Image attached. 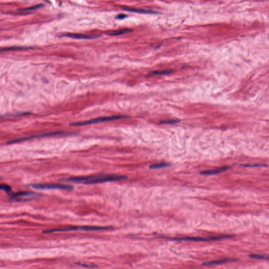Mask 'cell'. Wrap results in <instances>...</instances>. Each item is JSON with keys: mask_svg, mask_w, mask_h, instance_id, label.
<instances>
[{"mask_svg": "<svg viewBox=\"0 0 269 269\" xmlns=\"http://www.w3.org/2000/svg\"><path fill=\"white\" fill-rule=\"evenodd\" d=\"M127 177L116 174H94L87 176L75 177L65 180L69 182L84 183V184H95L98 183H106L110 181H119L126 179Z\"/></svg>", "mask_w": 269, "mask_h": 269, "instance_id": "1", "label": "cell"}, {"mask_svg": "<svg viewBox=\"0 0 269 269\" xmlns=\"http://www.w3.org/2000/svg\"><path fill=\"white\" fill-rule=\"evenodd\" d=\"M127 117L125 116H121V115H116V116H111L101 117L98 118H94L92 120H87V121H80V122H75L70 124V126H86V125H91L94 124L96 123H103L106 121H113L115 120H121L123 118H126Z\"/></svg>", "mask_w": 269, "mask_h": 269, "instance_id": "2", "label": "cell"}, {"mask_svg": "<svg viewBox=\"0 0 269 269\" xmlns=\"http://www.w3.org/2000/svg\"><path fill=\"white\" fill-rule=\"evenodd\" d=\"M30 186L37 189H62L71 191L74 187L71 185L58 183H46V184H33Z\"/></svg>", "mask_w": 269, "mask_h": 269, "instance_id": "3", "label": "cell"}, {"mask_svg": "<svg viewBox=\"0 0 269 269\" xmlns=\"http://www.w3.org/2000/svg\"><path fill=\"white\" fill-rule=\"evenodd\" d=\"M232 237L231 235H223V236H217V237H180V238H172L171 240L173 241H216L222 239L230 238Z\"/></svg>", "mask_w": 269, "mask_h": 269, "instance_id": "4", "label": "cell"}, {"mask_svg": "<svg viewBox=\"0 0 269 269\" xmlns=\"http://www.w3.org/2000/svg\"><path fill=\"white\" fill-rule=\"evenodd\" d=\"M70 134L71 133H68V132H66V131H55V132H51V133H46L44 134H38L37 136H34L32 137H29L28 138H21V139H18L15 140L13 141H11L8 144H15V143H17L18 142H21V141H25V140L30 139L31 138H41V137H52L55 136H61V135H66V134Z\"/></svg>", "mask_w": 269, "mask_h": 269, "instance_id": "5", "label": "cell"}, {"mask_svg": "<svg viewBox=\"0 0 269 269\" xmlns=\"http://www.w3.org/2000/svg\"><path fill=\"white\" fill-rule=\"evenodd\" d=\"M64 37H68L70 38H75V39H92V38H96L100 36H95V35H85V34H71L67 33L63 35Z\"/></svg>", "mask_w": 269, "mask_h": 269, "instance_id": "6", "label": "cell"}, {"mask_svg": "<svg viewBox=\"0 0 269 269\" xmlns=\"http://www.w3.org/2000/svg\"><path fill=\"white\" fill-rule=\"evenodd\" d=\"M236 260L232 259H224L218 260H214V261H209V262H206L203 263L202 265L203 266H214V265L223 264L229 262L236 261Z\"/></svg>", "mask_w": 269, "mask_h": 269, "instance_id": "7", "label": "cell"}, {"mask_svg": "<svg viewBox=\"0 0 269 269\" xmlns=\"http://www.w3.org/2000/svg\"><path fill=\"white\" fill-rule=\"evenodd\" d=\"M79 229V227H69L61 229H54L46 230L44 231V233H51L55 232H64V231H73Z\"/></svg>", "mask_w": 269, "mask_h": 269, "instance_id": "8", "label": "cell"}, {"mask_svg": "<svg viewBox=\"0 0 269 269\" xmlns=\"http://www.w3.org/2000/svg\"><path fill=\"white\" fill-rule=\"evenodd\" d=\"M108 227H96V226H82L79 227V229L83 230L84 231H98L110 229Z\"/></svg>", "mask_w": 269, "mask_h": 269, "instance_id": "9", "label": "cell"}, {"mask_svg": "<svg viewBox=\"0 0 269 269\" xmlns=\"http://www.w3.org/2000/svg\"><path fill=\"white\" fill-rule=\"evenodd\" d=\"M229 169L227 167H223V168H218L217 169L211 170H207V171H203L200 173V174L203 175H213V174H217L219 173H223Z\"/></svg>", "mask_w": 269, "mask_h": 269, "instance_id": "10", "label": "cell"}, {"mask_svg": "<svg viewBox=\"0 0 269 269\" xmlns=\"http://www.w3.org/2000/svg\"><path fill=\"white\" fill-rule=\"evenodd\" d=\"M124 10L130 12H136L138 13L153 14L156 13V12L153 11L151 10H144L143 8H125Z\"/></svg>", "mask_w": 269, "mask_h": 269, "instance_id": "11", "label": "cell"}, {"mask_svg": "<svg viewBox=\"0 0 269 269\" xmlns=\"http://www.w3.org/2000/svg\"><path fill=\"white\" fill-rule=\"evenodd\" d=\"M132 32V30H130V29L126 28V29H122V30L111 31V32H108L107 34L108 35H111V36H117V35H121V34H123L130 33V32Z\"/></svg>", "mask_w": 269, "mask_h": 269, "instance_id": "12", "label": "cell"}, {"mask_svg": "<svg viewBox=\"0 0 269 269\" xmlns=\"http://www.w3.org/2000/svg\"><path fill=\"white\" fill-rule=\"evenodd\" d=\"M169 164L166 163H160L157 164H151L149 166L150 169H159V168H164L169 166Z\"/></svg>", "mask_w": 269, "mask_h": 269, "instance_id": "13", "label": "cell"}, {"mask_svg": "<svg viewBox=\"0 0 269 269\" xmlns=\"http://www.w3.org/2000/svg\"><path fill=\"white\" fill-rule=\"evenodd\" d=\"M249 257L252 259L258 260H267L269 258L268 256L259 254H251L250 255Z\"/></svg>", "mask_w": 269, "mask_h": 269, "instance_id": "14", "label": "cell"}, {"mask_svg": "<svg viewBox=\"0 0 269 269\" xmlns=\"http://www.w3.org/2000/svg\"><path fill=\"white\" fill-rule=\"evenodd\" d=\"M170 73V71H152L149 74L150 75H165V74H168Z\"/></svg>", "mask_w": 269, "mask_h": 269, "instance_id": "15", "label": "cell"}, {"mask_svg": "<svg viewBox=\"0 0 269 269\" xmlns=\"http://www.w3.org/2000/svg\"><path fill=\"white\" fill-rule=\"evenodd\" d=\"M0 190H3L7 193L11 191V188L10 186L6 184H2L0 185Z\"/></svg>", "mask_w": 269, "mask_h": 269, "instance_id": "16", "label": "cell"}, {"mask_svg": "<svg viewBox=\"0 0 269 269\" xmlns=\"http://www.w3.org/2000/svg\"><path fill=\"white\" fill-rule=\"evenodd\" d=\"M180 120H166V121H161V124H174L176 123H179Z\"/></svg>", "mask_w": 269, "mask_h": 269, "instance_id": "17", "label": "cell"}, {"mask_svg": "<svg viewBox=\"0 0 269 269\" xmlns=\"http://www.w3.org/2000/svg\"><path fill=\"white\" fill-rule=\"evenodd\" d=\"M243 167H267V165H264V164H251V165H249V164H247V165H246V164H243Z\"/></svg>", "mask_w": 269, "mask_h": 269, "instance_id": "18", "label": "cell"}, {"mask_svg": "<svg viewBox=\"0 0 269 269\" xmlns=\"http://www.w3.org/2000/svg\"><path fill=\"white\" fill-rule=\"evenodd\" d=\"M126 17L127 15H125V14H120L117 17V18H118V19H123Z\"/></svg>", "mask_w": 269, "mask_h": 269, "instance_id": "19", "label": "cell"}]
</instances>
